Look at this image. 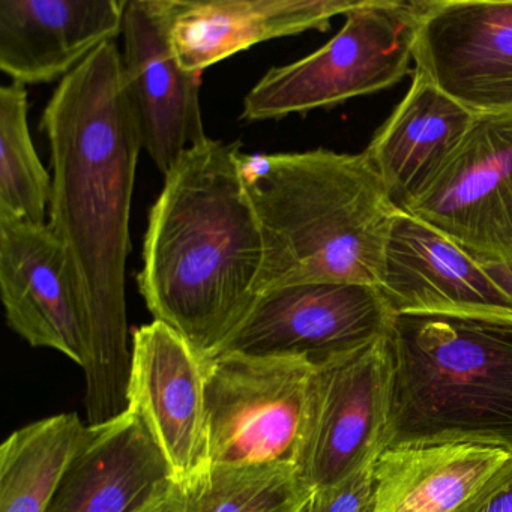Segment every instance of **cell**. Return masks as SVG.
I'll return each instance as SVG.
<instances>
[{"label":"cell","instance_id":"22","mask_svg":"<svg viewBox=\"0 0 512 512\" xmlns=\"http://www.w3.org/2000/svg\"><path fill=\"white\" fill-rule=\"evenodd\" d=\"M52 176L38 157L28 121V91L20 83L0 89V218L47 224Z\"/></svg>","mask_w":512,"mask_h":512},{"label":"cell","instance_id":"9","mask_svg":"<svg viewBox=\"0 0 512 512\" xmlns=\"http://www.w3.org/2000/svg\"><path fill=\"white\" fill-rule=\"evenodd\" d=\"M413 62L473 115L512 112V0H421Z\"/></svg>","mask_w":512,"mask_h":512},{"label":"cell","instance_id":"17","mask_svg":"<svg viewBox=\"0 0 512 512\" xmlns=\"http://www.w3.org/2000/svg\"><path fill=\"white\" fill-rule=\"evenodd\" d=\"M173 478L134 413L91 427L47 512H142Z\"/></svg>","mask_w":512,"mask_h":512},{"label":"cell","instance_id":"4","mask_svg":"<svg viewBox=\"0 0 512 512\" xmlns=\"http://www.w3.org/2000/svg\"><path fill=\"white\" fill-rule=\"evenodd\" d=\"M382 451L478 443L512 452V322L394 316Z\"/></svg>","mask_w":512,"mask_h":512},{"label":"cell","instance_id":"13","mask_svg":"<svg viewBox=\"0 0 512 512\" xmlns=\"http://www.w3.org/2000/svg\"><path fill=\"white\" fill-rule=\"evenodd\" d=\"M0 296L8 326L29 346L85 367L86 317L76 269L49 223L0 218Z\"/></svg>","mask_w":512,"mask_h":512},{"label":"cell","instance_id":"23","mask_svg":"<svg viewBox=\"0 0 512 512\" xmlns=\"http://www.w3.org/2000/svg\"><path fill=\"white\" fill-rule=\"evenodd\" d=\"M373 488V464L329 487L314 488L302 512H365Z\"/></svg>","mask_w":512,"mask_h":512},{"label":"cell","instance_id":"24","mask_svg":"<svg viewBox=\"0 0 512 512\" xmlns=\"http://www.w3.org/2000/svg\"><path fill=\"white\" fill-rule=\"evenodd\" d=\"M460 512H512V463Z\"/></svg>","mask_w":512,"mask_h":512},{"label":"cell","instance_id":"6","mask_svg":"<svg viewBox=\"0 0 512 512\" xmlns=\"http://www.w3.org/2000/svg\"><path fill=\"white\" fill-rule=\"evenodd\" d=\"M208 464L298 469L316 368L301 359L221 353L206 359Z\"/></svg>","mask_w":512,"mask_h":512},{"label":"cell","instance_id":"2","mask_svg":"<svg viewBox=\"0 0 512 512\" xmlns=\"http://www.w3.org/2000/svg\"><path fill=\"white\" fill-rule=\"evenodd\" d=\"M241 143L206 139L166 175L149 212L140 295L202 361L214 358L259 296L262 227L242 178Z\"/></svg>","mask_w":512,"mask_h":512},{"label":"cell","instance_id":"3","mask_svg":"<svg viewBox=\"0 0 512 512\" xmlns=\"http://www.w3.org/2000/svg\"><path fill=\"white\" fill-rule=\"evenodd\" d=\"M241 167L265 241L259 295L307 283L379 287L398 209L364 152L242 154Z\"/></svg>","mask_w":512,"mask_h":512},{"label":"cell","instance_id":"8","mask_svg":"<svg viewBox=\"0 0 512 512\" xmlns=\"http://www.w3.org/2000/svg\"><path fill=\"white\" fill-rule=\"evenodd\" d=\"M404 212L478 262L512 260V112L476 115L442 169Z\"/></svg>","mask_w":512,"mask_h":512},{"label":"cell","instance_id":"7","mask_svg":"<svg viewBox=\"0 0 512 512\" xmlns=\"http://www.w3.org/2000/svg\"><path fill=\"white\" fill-rule=\"evenodd\" d=\"M392 317L377 287L346 283L277 287L257 296L217 355L301 359L320 368L382 340Z\"/></svg>","mask_w":512,"mask_h":512},{"label":"cell","instance_id":"25","mask_svg":"<svg viewBox=\"0 0 512 512\" xmlns=\"http://www.w3.org/2000/svg\"><path fill=\"white\" fill-rule=\"evenodd\" d=\"M490 277L512 298V260L502 262H479Z\"/></svg>","mask_w":512,"mask_h":512},{"label":"cell","instance_id":"5","mask_svg":"<svg viewBox=\"0 0 512 512\" xmlns=\"http://www.w3.org/2000/svg\"><path fill=\"white\" fill-rule=\"evenodd\" d=\"M418 2L362 0L307 58L274 67L242 103V121H280L397 85L413 62Z\"/></svg>","mask_w":512,"mask_h":512},{"label":"cell","instance_id":"16","mask_svg":"<svg viewBox=\"0 0 512 512\" xmlns=\"http://www.w3.org/2000/svg\"><path fill=\"white\" fill-rule=\"evenodd\" d=\"M362 0H170V43L188 73L265 41L326 32Z\"/></svg>","mask_w":512,"mask_h":512},{"label":"cell","instance_id":"19","mask_svg":"<svg viewBox=\"0 0 512 512\" xmlns=\"http://www.w3.org/2000/svg\"><path fill=\"white\" fill-rule=\"evenodd\" d=\"M473 119L472 112L415 70L406 97L364 151L395 208L406 211L428 187Z\"/></svg>","mask_w":512,"mask_h":512},{"label":"cell","instance_id":"11","mask_svg":"<svg viewBox=\"0 0 512 512\" xmlns=\"http://www.w3.org/2000/svg\"><path fill=\"white\" fill-rule=\"evenodd\" d=\"M121 52L125 91L143 149L164 176L181 155L208 139L200 74L179 65L170 43V0H127Z\"/></svg>","mask_w":512,"mask_h":512},{"label":"cell","instance_id":"18","mask_svg":"<svg viewBox=\"0 0 512 512\" xmlns=\"http://www.w3.org/2000/svg\"><path fill=\"white\" fill-rule=\"evenodd\" d=\"M511 463V451L478 443L383 449L365 512L463 511Z\"/></svg>","mask_w":512,"mask_h":512},{"label":"cell","instance_id":"10","mask_svg":"<svg viewBox=\"0 0 512 512\" xmlns=\"http://www.w3.org/2000/svg\"><path fill=\"white\" fill-rule=\"evenodd\" d=\"M385 337L316 368L313 410L298 466L313 490L344 481L382 452L391 380Z\"/></svg>","mask_w":512,"mask_h":512},{"label":"cell","instance_id":"1","mask_svg":"<svg viewBox=\"0 0 512 512\" xmlns=\"http://www.w3.org/2000/svg\"><path fill=\"white\" fill-rule=\"evenodd\" d=\"M41 128L52 154L49 226L67 248L82 292L86 416L88 425L98 427L128 410L125 268L143 149L116 41L59 82Z\"/></svg>","mask_w":512,"mask_h":512},{"label":"cell","instance_id":"20","mask_svg":"<svg viewBox=\"0 0 512 512\" xmlns=\"http://www.w3.org/2000/svg\"><path fill=\"white\" fill-rule=\"evenodd\" d=\"M313 488L284 464H208L170 479L142 512H302Z\"/></svg>","mask_w":512,"mask_h":512},{"label":"cell","instance_id":"15","mask_svg":"<svg viewBox=\"0 0 512 512\" xmlns=\"http://www.w3.org/2000/svg\"><path fill=\"white\" fill-rule=\"evenodd\" d=\"M127 0H0V70L20 85L62 82L122 35Z\"/></svg>","mask_w":512,"mask_h":512},{"label":"cell","instance_id":"21","mask_svg":"<svg viewBox=\"0 0 512 512\" xmlns=\"http://www.w3.org/2000/svg\"><path fill=\"white\" fill-rule=\"evenodd\" d=\"M88 437L89 425L77 413L14 431L0 446V512H47Z\"/></svg>","mask_w":512,"mask_h":512},{"label":"cell","instance_id":"14","mask_svg":"<svg viewBox=\"0 0 512 512\" xmlns=\"http://www.w3.org/2000/svg\"><path fill=\"white\" fill-rule=\"evenodd\" d=\"M205 386V362L178 332L158 320L134 331L128 412L148 428L175 479L208 466Z\"/></svg>","mask_w":512,"mask_h":512},{"label":"cell","instance_id":"12","mask_svg":"<svg viewBox=\"0 0 512 512\" xmlns=\"http://www.w3.org/2000/svg\"><path fill=\"white\" fill-rule=\"evenodd\" d=\"M377 289L392 316L512 322V298L484 266L460 245L400 209L389 227Z\"/></svg>","mask_w":512,"mask_h":512}]
</instances>
